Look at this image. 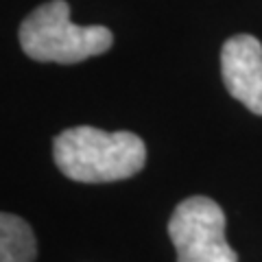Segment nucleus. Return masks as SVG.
Returning a JSON list of instances; mask_svg holds the SVG:
<instances>
[{
  "mask_svg": "<svg viewBox=\"0 0 262 262\" xmlns=\"http://www.w3.org/2000/svg\"><path fill=\"white\" fill-rule=\"evenodd\" d=\"M55 164L72 182L107 184L140 173L146 146L131 131H101L96 127H72L55 138Z\"/></svg>",
  "mask_w": 262,
  "mask_h": 262,
  "instance_id": "obj_1",
  "label": "nucleus"
},
{
  "mask_svg": "<svg viewBox=\"0 0 262 262\" xmlns=\"http://www.w3.org/2000/svg\"><path fill=\"white\" fill-rule=\"evenodd\" d=\"M114 44L107 27H79L70 20L66 0H48L20 24V46L35 61L79 63L103 55Z\"/></svg>",
  "mask_w": 262,
  "mask_h": 262,
  "instance_id": "obj_2",
  "label": "nucleus"
},
{
  "mask_svg": "<svg viewBox=\"0 0 262 262\" xmlns=\"http://www.w3.org/2000/svg\"><path fill=\"white\" fill-rule=\"evenodd\" d=\"M168 236L177 262H238L225 241V214L208 196H190L175 208L168 221Z\"/></svg>",
  "mask_w": 262,
  "mask_h": 262,
  "instance_id": "obj_3",
  "label": "nucleus"
},
{
  "mask_svg": "<svg viewBox=\"0 0 262 262\" xmlns=\"http://www.w3.org/2000/svg\"><path fill=\"white\" fill-rule=\"evenodd\" d=\"M221 77L236 101L262 116V44L241 33L229 37L221 51Z\"/></svg>",
  "mask_w": 262,
  "mask_h": 262,
  "instance_id": "obj_4",
  "label": "nucleus"
},
{
  "mask_svg": "<svg viewBox=\"0 0 262 262\" xmlns=\"http://www.w3.org/2000/svg\"><path fill=\"white\" fill-rule=\"evenodd\" d=\"M37 243L33 229L20 216L0 214V262H35Z\"/></svg>",
  "mask_w": 262,
  "mask_h": 262,
  "instance_id": "obj_5",
  "label": "nucleus"
}]
</instances>
